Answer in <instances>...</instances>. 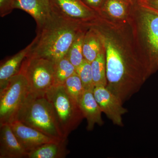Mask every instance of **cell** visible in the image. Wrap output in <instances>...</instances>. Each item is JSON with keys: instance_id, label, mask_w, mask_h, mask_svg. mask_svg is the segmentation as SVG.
I'll use <instances>...</instances> for the list:
<instances>
[{"instance_id": "1", "label": "cell", "mask_w": 158, "mask_h": 158, "mask_svg": "<svg viewBox=\"0 0 158 158\" xmlns=\"http://www.w3.org/2000/svg\"><path fill=\"white\" fill-rule=\"evenodd\" d=\"M90 26L98 34L104 50L106 88L123 102L139 90L149 75L147 60L130 51L114 25L100 15Z\"/></svg>"}, {"instance_id": "2", "label": "cell", "mask_w": 158, "mask_h": 158, "mask_svg": "<svg viewBox=\"0 0 158 158\" xmlns=\"http://www.w3.org/2000/svg\"><path fill=\"white\" fill-rule=\"evenodd\" d=\"M85 25L63 19L52 13L31 44L27 56L40 57L55 63L65 57L77 35Z\"/></svg>"}, {"instance_id": "3", "label": "cell", "mask_w": 158, "mask_h": 158, "mask_svg": "<svg viewBox=\"0 0 158 158\" xmlns=\"http://www.w3.org/2000/svg\"><path fill=\"white\" fill-rule=\"evenodd\" d=\"M15 120L57 140L67 139L62 135L52 105L45 94L31 92L19 111Z\"/></svg>"}, {"instance_id": "4", "label": "cell", "mask_w": 158, "mask_h": 158, "mask_svg": "<svg viewBox=\"0 0 158 158\" xmlns=\"http://www.w3.org/2000/svg\"><path fill=\"white\" fill-rule=\"evenodd\" d=\"M45 96L52 105L62 135L67 139L84 117L78 103L67 93L63 85H54Z\"/></svg>"}, {"instance_id": "5", "label": "cell", "mask_w": 158, "mask_h": 158, "mask_svg": "<svg viewBox=\"0 0 158 158\" xmlns=\"http://www.w3.org/2000/svg\"><path fill=\"white\" fill-rule=\"evenodd\" d=\"M31 93L28 81L21 73L10 79L0 90V125L10 123L16 116Z\"/></svg>"}, {"instance_id": "6", "label": "cell", "mask_w": 158, "mask_h": 158, "mask_svg": "<svg viewBox=\"0 0 158 158\" xmlns=\"http://www.w3.org/2000/svg\"><path fill=\"white\" fill-rule=\"evenodd\" d=\"M19 72L27 78L32 93L45 94L54 85V62L48 59L27 56Z\"/></svg>"}, {"instance_id": "7", "label": "cell", "mask_w": 158, "mask_h": 158, "mask_svg": "<svg viewBox=\"0 0 158 158\" xmlns=\"http://www.w3.org/2000/svg\"><path fill=\"white\" fill-rule=\"evenodd\" d=\"M142 8L140 26L151 74L158 69V12L144 5Z\"/></svg>"}, {"instance_id": "8", "label": "cell", "mask_w": 158, "mask_h": 158, "mask_svg": "<svg viewBox=\"0 0 158 158\" xmlns=\"http://www.w3.org/2000/svg\"><path fill=\"white\" fill-rule=\"evenodd\" d=\"M53 14L83 25L91 24L99 13L85 5L81 0H49Z\"/></svg>"}, {"instance_id": "9", "label": "cell", "mask_w": 158, "mask_h": 158, "mask_svg": "<svg viewBox=\"0 0 158 158\" xmlns=\"http://www.w3.org/2000/svg\"><path fill=\"white\" fill-rule=\"evenodd\" d=\"M94 95L102 112L116 125L122 126V116L128 110L123 106V102L105 86L94 87Z\"/></svg>"}, {"instance_id": "10", "label": "cell", "mask_w": 158, "mask_h": 158, "mask_svg": "<svg viewBox=\"0 0 158 158\" xmlns=\"http://www.w3.org/2000/svg\"><path fill=\"white\" fill-rule=\"evenodd\" d=\"M9 124L20 143L27 152L46 143L60 141L18 120H15Z\"/></svg>"}, {"instance_id": "11", "label": "cell", "mask_w": 158, "mask_h": 158, "mask_svg": "<svg viewBox=\"0 0 158 158\" xmlns=\"http://www.w3.org/2000/svg\"><path fill=\"white\" fill-rule=\"evenodd\" d=\"M27 154L10 125H0V158H27Z\"/></svg>"}, {"instance_id": "12", "label": "cell", "mask_w": 158, "mask_h": 158, "mask_svg": "<svg viewBox=\"0 0 158 158\" xmlns=\"http://www.w3.org/2000/svg\"><path fill=\"white\" fill-rule=\"evenodd\" d=\"M15 9H21L32 16L40 27L52 14L49 0H15Z\"/></svg>"}, {"instance_id": "13", "label": "cell", "mask_w": 158, "mask_h": 158, "mask_svg": "<svg viewBox=\"0 0 158 158\" xmlns=\"http://www.w3.org/2000/svg\"><path fill=\"white\" fill-rule=\"evenodd\" d=\"M78 104L83 116L87 119V130H93L95 124H103L102 117V112L94 98L93 90H85Z\"/></svg>"}, {"instance_id": "14", "label": "cell", "mask_w": 158, "mask_h": 158, "mask_svg": "<svg viewBox=\"0 0 158 158\" xmlns=\"http://www.w3.org/2000/svg\"><path fill=\"white\" fill-rule=\"evenodd\" d=\"M32 44L9 58L0 67V90L6 87L11 78L19 73L23 62L31 51Z\"/></svg>"}, {"instance_id": "15", "label": "cell", "mask_w": 158, "mask_h": 158, "mask_svg": "<svg viewBox=\"0 0 158 158\" xmlns=\"http://www.w3.org/2000/svg\"><path fill=\"white\" fill-rule=\"evenodd\" d=\"M67 140L46 143L28 152L27 158H64L69 154Z\"/></svg>"}, {"instance_id": "16", "label": "cell", "mask_w": 158, "mask_h": 158, "mask_svg": "<svg viewBox=\"0 0 158 158\" xmlns=\"http://www.w3.org/2000/svg\"><path fill=\"white\" fill-rule=\"evenodd\" d=\"M102 49L101 41L98 34L92 26H88L84 36L83 52L84 59L91 63Z\"/></svg>"}, {"instance_id": "17", "label": "cell", "mask_w": 158, "mask_h": 158, "mask_svg": "<svg viewBox=\"0 0 158 158\" xmlns=\"http://www.w3.org/2000/svg\"><path fill=\"white\" fill-rule=\"evenodd\" d=\"M76 73V68L65 56L54 63V85H63Z\"/></svg>"}, {"instance_id": "18", "label": "cell", "mask_w": 158, "mask_h": 158, "mask_svg": "<svg viewBox=\"0 0 158 158\" xmlns=\"http://www.w3.org/2000/svg\"><path fill=\"white\" fill-rule=\"evenodd\" d=\"M94 83L95 87L102 86L106 87L107 80L106 76V60L103 48L96 59L90 63Z\"/></svg>"}, {"instance_id": "19", "label": "cell", "mask_w": 158, "mask_h": 158, "mask_svg": "<svg viewBox=\"0 0 158 158\" xmlns=\"http://www.w3.org/2000/svg\"><path fill=\"white\" fill-rule=\"evenodd\" d=\"M87 27L88 26H85L79 32L65 56L76 69L85 60L83 45L84 36Z\"/></svg>"}, {"instance_id": "20", "label": "cell", "mask_w": 158, "mask_h": 158, "mask_svg": "<svg viewBox=\"0 0 158 158\" xmlns=\"http://www.w3.org/2000/svg\"><path fill=\"white\" fill-rule=\"evenodd\" d=\"M101 9L113 18L122 19L127 13V5L123 0H105Z\"/></svg>"}, {"instance_id": "21", "label": "cell", "mask_w": 158, "mask_h": 158, "mask_svg": "<svg viewBox=\"0 0 158 158\" xmlns=\"http://www.w3.org/2000/svg\"><path fill=\"white\" fill-rule=\"evenodd\" d=\"M63 86L67 93L79 103L85 90L77 72L68 78Z\"/></svg>"}, {"instance_id": "22", "label": "cell", "mask_w": 158, "mask_h": 158, "mask_svg": "<svg viewBox=\"0 0 158 158\" xmlns=\"http://www.w3.org/2000/svg\"><path fill=\"white\" fill-rule=\"evenodd\" d=\"M76 72L81 79L85 90H93L95 86L90 62L85 59L76 69Z\"/></svg>"}, {"instance_id": "23", "label": "cell", "mask_w": 158, "mask_h": 158, "mask_svg": "<svg viewBox=\"0 0 158 158\" xmlns=\"http://www.w3.org/2000/svg\"><path fill=\"white\" fill-rule=\"evenodd\" d=\"M15 0H0V15L4 17L10 14L14 9Z\"/></svg>"}, {"instance_id": "24", "label": "cell", "mask_w": 158, "mask_h": 158, "mask_svg": "<svg viewBox=\"0 0 158 158\" xmlns=\"http://www.w3.org/2000/svg\"><path fill=\"white\" fill-rule=\"evenodd\" d=\"M83 3L90 9L98 12L105 0H81Z\"/></svg>"}, {"instance_id": "25", "label": "cell", "mask_w": 158, "mask_h": 158, "mask_svg": "<svg viewBox=\"0 0 158 158\" xmlns=\"http://www.w3.org/2000/svg\"><path fill=\"white\" fill-rule=\"evenodd\" d=\"M144 6H147L158 12V0H144L142 1Z\"/></svg>"}, {"instance_id": "26", "label": "cell", "mask_w": 158, "mask_h": 158, "mask_svg": "<svg viewBox=\"0 0 158 158\" xmlns=\"http://www.w3.org/2000/svg\"><path fill=\"white\" fill-rule=\"evenodd\" d=\"M126 1H127V2H128L131 3V4H132L134 2V0H126Z\"/></svg>"}]
</instances>
